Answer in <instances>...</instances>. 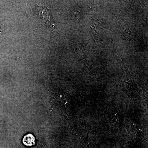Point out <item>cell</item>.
<instances>
[{
	"label": "cell",
	"mask_w": 148,
	"mask_h": 148,
	"mask_svg": "<svg viewBox=\"0 0 148 148\" xmlns=\"http://www.w3.org/2000/svg\"><path fill=\"white\" fill-rule=\"evenodd\" d=\"M36 7L38 8L39 15L43 21L44 23L49 27L54 28L55 25L51 11L49 9L43 6H38L36 5Z\"/></svg>",
	"instance_id": "1"
},
{
	"label": "cell",
	"mask_w": 148,
	"mask_h": 148,
	"mask_svg": "<svg viewBox=\"0 0 148 148\" xmlns=\"http://www.w3.org/2000/svg\"><path fill=\"white\" fill-rule=\"evenodd\" d=\"M22 142L25 145L32 146L35 145V138L32 134H28L23 138Z\"/></svg>",
	"instance_id": "2"
},
{
	"label": "cell",
	"mask_w": 148,
	"mask_h": 148,
	"mask_svg": "<svg viewBox=\"0 0 148 148\" xmlns=\"http://www.w3.org/2000/svg\"><path fill=\"white\" fill-rule=\"evenodd\" d=\"M2 34V32H1V30H0V34Z\"/></svg>",
	"instance_id": "3"
}]
</instances>
